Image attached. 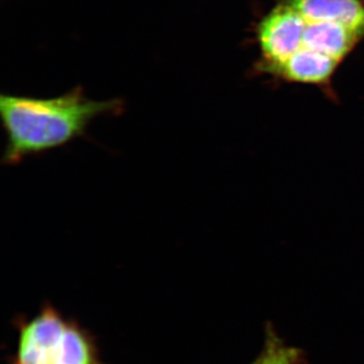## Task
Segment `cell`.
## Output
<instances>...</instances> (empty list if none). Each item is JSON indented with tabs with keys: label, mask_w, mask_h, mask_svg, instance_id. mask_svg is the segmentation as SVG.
Masks as SVG:
<instances>
[{
	"label": "cell",
	"mask_w": 364,
	"mask_h": 364,
	"mask_svg": "<svg viewBox=\"0 0 364 364\" xmlns=\"http://www.w3.org/2000/svg\"><path fill=\"white\" fill-rule=\"evenodd\" d=\"M122 100H91L77 87L61 97L0 95V116L6 136L2 164L16 165L87 135L98 117L119 114Z\"/></svg>",
	"instance_id": "6da1fadb"
},
{
	"label": "cell",
	"mask_w": 364,
	"mask_h": 364,
	"mask_svg": "<svg viewBox=\"0 0 364 364\" xmlns=\"http://www.w3.org/2000/svg\"><path fill=\"white\" fill-rule=\"evenodd\" d=\"M11 364H104L87 330L46 303L39 313L20 323Z\"/></svg>",
	"instance_id": "7a4b0ae2"
},
{
	"label": "cell",
	"mask_w": 364,
	"mask_h": 364,
	"mask_svg": "<svg viewBox=\"0 0 364 364\" xmlns=\"http://www.w3.org/2000/svg\"><path fill=\"white\" fill-rule=\"evenodd\" d=\"M306 21L291 4L275 9L261 23L259 42L272 67L284 63L303 48Z\"/></svg>",
	"instance_id": "3957f363"
},
{
	"label": "cell",
	"mask_w": 364,
	"mask_h": 364,
	"mask_svg": "<svg viewBox=\"0 0 364 364\" xmlns=\"http://www.w3.org/2000/svg\"><path fill=\"white\" fill-rule=\"evenodd\" d=\"M306 21H331L364 33V6L359 0H291Z\"/></svg>",
	"instance_id": "277c9868"
},
{
	"label": "cell",
	"mask_w": 364,
	"mask_h": 364,
	"mask_svg": "<svg viewBox=\"0 0 364 364\" xmlns=\"http://www.w3.org/2000/svg\"><path fill=\"white\" fill-rule=\"evenodd\" d=\"M338 60L303 47L291 58L272 67V72L296 82L324 85L331 77Z\"/></svg>",
	"instance_id": "5b68a950"
},
{
	"label": "cell",
	"mask_w": 364,
	"mask_h": 364,
	"mask_svg": "<svg viewBox=\"0 0 364 364\" xmlns=\"http://www.w3.org/2000/svg\"><path fill=\"white\" fill-rule=\"evenodd\" d=\"M360 33L348 26L331 21H306L303 47L332 58H343Z\"/></svg>",
	"instance_id": "8992f818"
},
{
	"label": "cell",
	"mask_w": 364,
	"mask_h": 364,
	"mask_svg": "<svg viewBox=\"0 0 364 364\" xmlns=\"http://www.w3.org/2000/svg\"><path fill=\"white\" fill-rule=\"evenodd\" d=\"M251 364H304L299 349L287 346L273 332H268L264 348Z\"/></svg>",
	"instance_id": "52a82bcc"
}]
</instances>
